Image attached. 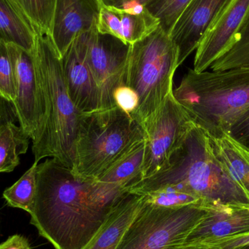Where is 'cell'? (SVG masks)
<instances>
[{
  "label": "cell",
  "mask_w": 249,
  "mask_h": 249,
  "mask_svg": "<svg viewBox=\"0 0 249 249\" xmlns=\"http://www.w3.org/2000/svg\"><path fill=\"white\" fill-rule=\"evenodd\" d=\"M209 138L215 156L249 199V148L228 134Z\"/></svg>",
  "instance_id": "18"
},
{
  "label": "cell",
  "mask_w": 249,
  "mask_h": 249,
  "mask_svg": "<svg viewBox=\"0 0 249 249\" xmlns=\"http://www.w3.org/2000/svg\"><path fill=\"white\" fill-rule=\"evenodd\" d=\"M127 193L47 159L38 164L31 224L55 249H83Z\"/></svg>",
  "instance_id": "1"
},
{
  "label": "cell",
  "mask_w": 249,
  "mask_h": 249,
  "mask_svg": "<svg viewBox=\"0 0 249 249\" xmlns=\"http://www.w3.org/2000/svg\"><path fill=\"white\" fill-rule=\"evenodd\" d=\"M84 34L74 39L61 58L63 73L69 94L82 113L102 108L99 87L85 58Z\"/></svg>",
  "instance_id": "14"
},
{
  "label": "cell",
  "mask_w": 249,
  "mask_h": 249,
  "mask_svg": "<svg viewBox=\"0 0 249 249\" xmlns=\"http://www.w3.org/2000/svg\"><path fill=\"white\" fill-rule=\"evenodd\" d=\"M177 249H210L207 247L203 245H196V244H183Z\"/></svg>",
  "instance_id": "33"
},
{
  "label": "cell",
  "mask_w": 249,
  "mask_h": 249,
  "mask_svg": "<svg viewBox=\"0 0 249 249\" xmlns=\"http://www.w3.org/2000/svg\"><path fill=\"white\" fill-rule=\"evenodd\" d=\"M249 9V0H231L224 7L196 49L195 71H206L229 48Z\"/></svg>",
  "instance_id": "11"
},
{
  "label": "cell",
  "mask_w": 249,
  "mask_h": 249,
  "mask_svg": "<svg viewBox=\"0 0 249 249\" xmlns=\"http://www.w3.org/2000/svg\"><path fill=\"white\" fill-rule=\"evenodd\" d=\"M174 94L197 127L220 137L249 111V70H190Z\"/></svg>",
  "instance_id": "3"
},
{
  "label": "cell",
  "mask_w": 249,
  "mask_h": 249,
  "mask_svg": "<svg viewBox=\"0 0 249 249\" xmlns=\"http://www.w3.org/2000/svg\"><path fill=\"white\" fill-rule=\"evenodd\" d=\"M31 139L20 126L7 121L0 127V174L10 173L20 163V155L27 152Z\"/></svg>",
  "instance_id": "21"
},
{
  "label": "cell",
  "mask_w": 249,
  "mask_h": 249,
  "mask_svg": "<svg viewBox=\"0 0 249 249\" xmlns=\"http://www.w3.org/2000/svg\"><path fill=\"white\" fill-rule=\"evenodd\" d=\"M115 106L126 113L133 116L139 107V96L136 92L129 86H120L114 93Z\"/></svg>",
  "instance_id": "28"
},
{
  "label": "cell",
  "mask_w": 249,
  "mask_h": 249,
  "mask_svg": "<svg viewBox=\"0 0 249 249\" xmlns=\"http://www.w3.org/2000/svg\"><path fill=\"white\" fill-rule=\"evenodd\" d=\"M146 139L136 144L96 179L122 188H130L142 179L146 157Z\"/></svg>",
  "instance_id": "20"
},
{
  "label": "cell",
  "mask_w": 249,
  "mask_h": 249,
  "mask_svg": "<svg viewBox=\"0 0 249 249\" xmlns=\"http://www.w3.org/2000/svg\"><path fill=\"white\" fill-rule=\"evenodd\" d=\"M177 190L198 197L205 206H249V199L215 156L210 138L195 125L168 165L127 189L144 195Z\"/></svg>",
  "instance_id": "2"
},
{
  "label": "cell",
  "mask_w": 249,
  "mask_h": 249,
  "mask_svg": "<svg viewBox=\"0 0 249 249\" xmlns=\"http://www.w3.org/2000/svg\"><path fill=\"white\" fill-rule=\"evenodd\" d=\"M33 55L46 109L45 128L39 140L32 143L35 162L54 158L72 169L83 113L69 94L61 58L49 35L36 34Z\"/></svg>",
  "instance_id": "4"
},
{
  "label": "cell",
  "mask_w": 249,
  "mask_h": 249,
  "mask_svg": "<svg viewBox=\"0 0 249 249\" xmlns=\"http://www.w3.org/2000/svg\"><path fill=\"white\" fill-rule=\"evenodd\" d=\"M213 71L243 69L249 70V9L228 50L211 66Z\"/></svg>",
  "instance_id": "22"
},
{
  "label": "cell",
  "mask_w": 249,
  "mask_h": 249,
  "mask_svg": "<svg viewBox=\"0 0 249 249\" xmlns=\"http://www.w3.org/2000/svg\"><path fill=\"white\" fill-rule=\"evenodd\" d=\"M36 34L13 0H0V39L33 53Z\"/></svg>",
  "instance_id": "19"
},
{
  "label": "cell",
  "mask_w": 249,
  "mask_h": 249,
  "mask_svg": "<svg viewBox=\"0 0 249 249\" xmlns=\"http://www.w3.org/2000/svg\"><path fill=\"white\" fill-rule=\"evenodd\" d=\"M159 26V20L146 7L119 9L101 1L96 22L98 32L114 36L127 45L142 40Z\"/></svg>",
  "instance_id": "16"
},
{
  "label": "cell",
  "mask_w": 249,
  "mask_h": 249,
  "mask_svg": "<svg viewBox=\"0 0 249 249\" xmlns=\"http://www.w3.org/2000/svg\"><path fill=\"white\" fill-rule=\"evenodd\" d=\"M206 213L184 244L207 245L249 233V206H205Z\"/></svg>",
  "instance_id": "15"
},
{
  "label": "cell",
  "mask_w": 249,
  "mask_h": 249,
  "mask_svg": "<svg viewBox=\"0 0 249 249\" xmlns=\"http://www.w3.org/2000/svg\"><path fill=\"white\" fill-rule=\"evenodd\" d=\"M206 213L203 203L165 208L144 200L117 249H177Z\"/></svg>",
  "instance_id": "7"
},
{
  "label": "cell",
  "mask_w": 249,
  "mask_h": 249,
  "mask_svg": "<svg viewBox=\"0 0 249 249\" xmlns=\"http://www.w3.org/2000/svg\"><path fill=\"white\" fill-rule=\"evenodd\" d=\"M238 249H249V246H247V247H242V248H240Z\"/></svg>",
  "instance_id": "35"
},
{
  "label": "cell",
  "mask_w": 249,
  "mask_h": 249,
  "mask_svg": "<svg viewBox=\"0 0 249 249\" xmlns=\"http://www.w3.org/2000/svg\"><path fill=\"white\" fill-rule=\"evenodd\" d=\"M39 162H34L30 168L11 187L3 193V198L10 207L30 213L36 188V171Z\"/></svg>",
  "instance_id": "23"
},
{
  "label": "cell",
  "mask_w": 249,
  "mask_h": 249,
  "mask_svg": "<svg viewBox=\"0 0 249 249\" xmlns=\"http://www.w3.org/2000/svg\"><path fill=\"white\" fill-rule=\"evenodd\" d=\"M100 7L101 0H55L49 36L61 58L76 38L96 26Z\"/></svg>",
  "instance_id": "12"
},
{
  "label": "cell",
  "mask_w": 249,
  "mask_h": 249,
  "mask_svg": "<svg viewBox=\"0 0 249 249\" xmlns=\"http://www.w3.org/2000/svg\"><path fill=\"white\" fill-rule=\"evenodd\" d=\"M0 249H32L29 240L20 235L9 237L7 241L0 244Z\"/></svg>",
  "instance_id": "32"
},
{
  "label": "cell",
  "mask_w": 249,
  "mask_h": 249,
  "mask_svg": "<svg viewBox=\"0 0 249 249\" xmlns=\"http://www.w3.org/2000/svg\"><path fill=\"white\" fill-rule=\"evenodd\" d=\"M249 246V233L219 240L205 245L210 249H238Z\"/></svg>",
  "instance_id": "30"
},
{
  "label": "cell",
  "mask_w": 249,
  "mask_h": 249,
  "mask_svg": "<svg viewBox=\"0 0 249 249\" xmlns=\"http://www.w3.org/2000/svg\"><path fill=\"white\" fill-rule=\"evenodd\" d=\"M1 113H0V127H1V124H4V122H5V121H1Z\"/></svg>",
  "instance_id": "34"
},
{
  "label": "cell",
  "mask_w": 249,
  "mask_h": 249,
  "mask_svg": "<svg viewBox=\"0 0 249 249\" xmlns=\"http://www.w3.org/2000/svg\"><path fill=\"white\" fill-rule=\"evenodd\" d=\"M143 196L146 203L160 207L176 208L203 203L201 200L196 196L177 190H158Z\"/></svg>",
  "instance_id": "26"
},
{
  "label": "cell",
  "mask_w": 249,
  "mask_h": 249,
  "mask_svg": "<svg viewBox=\"0 0 249 249\" xmlns=\"http://www.w3.org/2000/svg\"><path fill=\"white\" fill-rule=\"evenodd\" d=\"M228 135L241 144L249 147V111L232 126Z\"/></svg>",
  "instance_id": "29"
},
{
  "label": "cell",
  "mask_w": 249,
  "mask_h": 249,
  "mask_svg": "<svg viewBox=\"0 0 249 249\" xmlns=\"http://www.w3.org/2000/svg\"><path fill=\"white\" fill-rule=\"evenodd\" d=\"M145 139L143 125L118 107L83 113L71 170L96 179Z\"/></svg>",
  "instance_id": "5"
},
{
  "label": "cell",
  "mask_w": 249,
  "mask_h": 249,
  "mask_svg": "<svg viewBox=\"0 0 249 249\" xmlns=\"http://www.w3.org/2000/svg\"><path fill=\"white\" fill-rule=\"evenodd\" d=\"M0 97L13 103L16 99L14 71L7 44L0 39Z\"/></svg>",
  "instance_id": "27"
},
{
  "label": "cell",
  "mask_w": 249,
  "mask_h": 249,
  "mask_svg": "<svg viewBox=\"0 0 249 249\" xmlns=\"http://www.w3.org/2000/svg\"></svg>",
  "instance_id": "36"
},
{
  "label": "cell",
  "mask_w": 249,
  "mask_h": 249,
  "mask_svg": "<svg viewBox=\"0 0 249 249\" xmlns=\"http://www.w3.org/2000/svg\"><path fill=\"white\" fill-rule=\"evenodd\" d=\"M154 0H101L107 6H112L119 9H133L146 7Z\"/></svg>",
  "instance_id": "31"
},
{
  "label": "cell",
  "mask_w": 249,
  "mask_h": 249,
  "mask_svg": "<svg viewBox=\"0 0 249 249\" xmlns=\"http://www.w3.org/2000/svg\"><path fill=\"white\" fill-rule=\"evenodd\" d=\"M143 204V195L127 192L93 239L83 249H117Z\"/></svg>",
  "instance_id": "17"
},
{
  "label": "cell",
  "mask_w": 249,
  "mask_h": 249,
  "mask_svg": "<svg viewBox=\"0 0 249 249\" xmlns=\"http://www.w3.org/2000/svg\"><path fill=\"white\" fill-rule=\"evenodd\" d=\"M7 47L14 71L13 109L20 127L35 143L42 134L46 121L45 97L35 58L33 53L17 45L7 44Z\"/></svg>",
  "instance_id": "9"
},
{
  "label": "cell",
  "mask_w": 249,
  "mask_h": 249,
  "mask_svg": "<svg viewBox=\"0 0 249 249\" xmlns=\"http://www.w3.org/2000/svg\"><path fill=\"white\" fill-rule=\"evenodd\" d=\"M178 67V48L160 26L130 45L125 85L139 96V107L133 117L143 127L174 91L173 80Z\"/></svg>",
  "instance_id": "6"
},
{
  "label": "cell",
  "mask_w": 249,
  "mask_h": 249,
  "mask_svg": "<svg viewBox=\"0 0 249 249\" xmlns=\"http://www.w3.org/2000/svg\"><path fill=\"white\" fill-rule=\"evenodd\" d=\"M231 0H191L173 26L170 36L178 50L179 66L196 51L202 38Z\"/></svg>",
  "instance_id": "13"
},
{
  "label": "cell",
  "mask_w": 249,
  "mask_h": 249,
  "mask_svg": "<svg viewBox=\"0 0 249 249\" xmlns=\"http://www.w3.org/2000/svg\"><path fill=\"white\" fill-rule=\"evenodd\" d=\"M191 0H154L147 7L159 20L160 26L169 34L177 19Z\"/></svg>",
  "instance_id": "25"
},
{
  "label": "cell",
  "mask_w": 249,
  "mask_h": 249,
  "mask_svg": "<svg viewBox=\"0 0 249 249\" xmlns=\"http://www.w3.org/2000/svg\"><path fill=\"white\" fill-rule=\"evenodd\" d=\"M36 34L51 35L55 0H13Z\"/></svg>",
  "instance_id": "24"
},
{
  "label": "cell",
  "mask_w": 249,
  "mask_h": 249,
  "mask_svg": "<svg viewBox=\"0 0 249 249\" xmlns=\"http://www.w3.org/2000/svg\"><path fill=\"white\" fill-rule=\"evenodd\" d=\"M195 125L176 99L174 91L170 93L160 109L143 124L146 134V157L141 181L155 175L168 165Z\"/></svg>",
  "instance_id": "8"
},
{
  "label": "cell",
  "mask_w": 249,
  "mask_h": 249,
  "mask_svg": "<svg viewBox=\"0 0 249 249\" xmlns=\"http://www.w3.org/2000/svg\"><path fill=\"white\" fill-rule=\"evenodd\" d=\"M84 36L85 58L100 91L101 109L114 107L115 90L125 85L130 45L99 33L96 26Z\"/></svg>",
  "instance_id": "10"
}]
</instances>
